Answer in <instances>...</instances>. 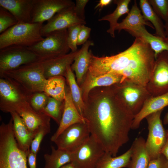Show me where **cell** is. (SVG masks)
Here are the masks:
<instances>
[{
  "label": "cell",
  "instance_id": "cell-32",
  "mask_svg": "<svg viewBox=\"0 0 168 168\" xmlns=\"http://www.w3.org/2000/svg\"><path fill=\"white\" fill-rule=\"evenodd\" d=\"M71 65L67 68L65 77L68 84L73 102L80 114L83 117L84 107L82 93L80 87L77 83Z\"/></svg>",
  "mask_w": 168,
  "mask_h": 168
},
{
  "label": "cell",
  "instance_id": "cell-42",
  "mask_svg": "<svg viewBox=\"0 0 168 168\" xmlns=\"http://www.w3.org/2000/svg\"><path fill=\"white\" fill-rule=\"evenodd\" d=\"M37 154L33 153L30 150L27 153V161L30 168H36Z\"/></svg>",
  "mask_w": 168,
  "mask_h": 168
},
{
  "label": "cell",
  "instance_id": "cell-28",
  "mask_svg": "<svg viewBox=\"0 0 168 168\" xmlns=\"http://www.w3.org/2000/svg\"><path fill=\"white\" fill-rule=\"evenodd\" d=\"M51 148V153L45 154L44 155V168H60L72 162V152L62 149H56L53 146Z\"/></svg>",
  "mask_w": 168,
  "mask_h": 168
},
{
  "label": "cell",
  "instance_id": "cell-37",
  "mask_svg": "<svg viewBox=\"0 0 168 168\" xmlns=\"http://www.w3.org/2000/svg\"><path fill=\"white\" fill-rule=\"evenodd\" d=\"M82 25L72 26L67 29L68 43V46L72 52L77 50V41L78 33Z\"/></svg>",
  "mask_w": 168,
  "mask_h": 168
},
{
  "label": "cell",
  "instance_id": "cell-40",
  "mask_svg": "<svg viewBox=\"0 0 168 168\" xmlns=\"http://www.w3.org/2000/svg\"><path fill=\"white\" fill-rule=\"evenodd\" d=\"M91 30L90 28L84 25H82L78 33L77 45L83 44L86 42L89 37Z\"/></svg>",
  "mask_w": 168,
  "mask_h": 168
},
{
  "label": "cell",
  "instance_id": "cell-18",
  "mask_svg": "<svg viewBox=\"0 0 168 168\" xmlns=\"http://www.w3.org/2000/svg\"><path fill=\"white\" fill-rule=\"evenodd\" d=\"M79 50L71 51L63 55L41 61L46 79L56 76L65 77L67 67L72 64Z\"/></svg>",
  "mask_w": 168,
  "mask_h": 168
},
{
  "label": "cell",
  "instance_id": "cell-38",
  "mask_svg": "<svg viewBox=\"0 0 168 168\" xmlns=\"http://www.w3.org/2000/svg\"><path fill=\"white\" fill-rule=\"evenodd\" d=\"M50 132V127H43L39 129L31 144L30 149L33 153L37 154L43 138Z\"/></svg>",
  "mask_w": 168,
  "mask_h": 168
},
{
  "label": "cell",
  "instance_id": "cell-22",
  "mask_svg": "<svg viewBox=\"0 0 168 168\" xmlns=\"http://www.w3.org/2000/svg\"><path fill=\"white\" fill-rule=\"evenodd\" d=\"M13 120V131L19 148L27 154L36 134L29 130L22 119L16 112L10 113Z\"/></svg>",
  "mask_w": 168,
  "mask_h": 168
},
{
  "label": "cell",
  "instance_id": "cell-20",
  "mask_svg": "<svg viewBox=\"0 0 168 168\" xmlns=\"http://www.w3.org/2000/svg\"><path fill=\"white\" fill-rule=\"evenodd\" d=\"M124 79L123 76L114 73H108L97 77L86 75L79 86L83 101L90 91L96 87H106L121 82Z\"/></svg>",
  "mask_w": 168,
  "mask_h": 168
},
{
  "label": "cell",
  "instance_id": "cell-46",
  "mask_svg": "<svg viewBox=\"0 0 168 168\" xmlns=\"http://www.w3.org/2000/svg\"><path fill=\"white\" fill-rule=\"evenodd\" d=\"M60 168H75L73 165L71 163L67 164Z\"/></svg>",
  "mask_w": 168,
  "mask_h": 168
},
{
  "label": "cell",
  "instance_id": "cell-35",
  "mask_svg": "<svg viewBox=\"0 0 168 168\" xmlns=\"http://www.w3.org/2000/svg\"><path fill=\"white\" fill-rule=\"evenodd\" d=\"M49 97L43 91L36 92L32 94L29 103L35 110L42 112Z\"/></svg>",
  "mask_w": 168,
  "mask_h": 168
},
{
  "label": "cell",
  "instance_id": "cell-47",
  "mask_svg": "<svg viewBox=\"0 0 168 168\" xmlns=\"http://www.w3.org/2000/svg\"><path fill=\"white\" fill-rule=\"evenodd\" d=\"M163 123L164 125H168V112L165 116L163 120Z\"/></svg>",
  "mask_w": 168,
  "mask_h": 168
},
{
  "label": "cell",
  "instance_id": "cell-10",
  "mask_svg": "<svg viewBox=\"0 0 168 168\" xmlns=\"http://www.w3.org/2000/svg\"><path fill=\"white\" fill-rule=\"evenodd\" d=\"M91 133L86 123H78L64 130L54 141L58 148L72 152L88 140Z\"/></svg>",
  "mask_w": 168,
  "mask_h": 168
},
{
  "label": "cell",
  "instance_id": "cell-19",
  "mask_svg": "<svg viewBox=\"0 0 168 168\" xmlns=\"http://www.w3.org/2000/svg\"><path fill=\"white\" fill-rule=\"evenodd\" d=\"M35 0H0V6L16 18L18 23H30Z\"/></svg>",
  "mask_w": 168,
  "mask_h": 168
},
{
  "label": "cell",
  "instance_id": "cell-13",
  "mask_svg": "<svg viewBox=\"0 0 168 168\" xmlns=\"http://www.w3.org/2000/svg\"><path fill=\"white\" fill-rule=\"evenodd\" d=\"M12 111L16 112L20 116L30 131L33 133L37 134L42 127H50V117L35 110L28 101L8 107L3 112L10 113Z\"/></svg>",
  "mask_w": 168,
  "mask_h": 168
},
{
  "label": "cell",
  "instance_id": "cell-4",
  "mask_svg": "<svg viewBox=\"0 0 168 168\" xmlns=\"http://www.w3.org/2000/svg\"><path fill=\"white\" fill-rule=\"evenodd\" d=\"M43 23H18L0 35V49L12 45L31 46L44 38L41 34Z\"/></svg>",
  "mask_w": 168,
  "mask_h": 168
},
{
  "label": "cell",
  "instance_id": "cell-21",
  "mask_svg": "<svg viewBox=\"0 0 168 168\" xmlns=\"http://www.w3.org/2000/svg\"><path fill=\"white\" fill-rule=\"evenodd\" d=\"M168 106V92L156 96H151L144 103L139 112L134 115L131 129L138 128L142 121L148 115L163 110Z\"/></svg>",
  "mask_w": 168,
  "mask_h": 168
},
{
  "label": "cell",
  "instance_id": "cell-24",
  "mask_svg": "<svg viewBox=\"0 0 168 168\" xmlns=\"http://www.w3.org/2000/svg\"><path fill=\"white\" fill-rule=\"evenodd\" d=\"M145 25L154 29L152 24L144 18L135 0L127 16L121 22L118 23L115 30H118L119 32L123 30L128 32L137 29Z\"/></svg>",
  "mask_w": 168,
  "mask_h": 168
},
{
  "label": "cell",
  "instance_id": "cell-48",
  "mask_svg": "<svg viewBox=\"0 0 168 168\" xmlns=\"http://www.w3.org/2000/svg\"></svg>",
  "mask_w": 168,
  "mask_h": 168
},
{
  "label": "cell",
  "instance_id": "cell-11",
  "mask_svg": "<svg viewBox=\"0 0 168 168\" xmlns=\"http://www.w3.org/2000/svg\"><path fill=\"white\" fill-rule=\"evenodd\" d=\"M146 86L152 96L168 92V51H163L158 55Z\"/></svg>",
  "mask_w": 168,
  "mask_h": 168
},
{
  "label": "cell",
  "instance_id": "cell-41",
  "mask_svg": "<svg viewBox=\"0 0 168 168\" xmlns=\"http://www.w3.org/2000/svg\"><path fill=\"white\" fill-rule=\"evenodd\" d=\"M88 0H76L74 10L77 16L80 19L85 20V7Z\"/></svg>",
  "mask_w": 168,
  "mask_h": 168
},
{
  "label": "cell",
  "instance_id": "cell-8",
  "mask_svg": "<svg viewBox=\"0 0 168 168\" xmlns=\"http://www.w3.org/2000/svg\"><path fill=\"white\" fill-rule=\"evenodd\" d=\"M105 152L100 142L91 135L86 142L72 152L71 162L75 168H95Z\"/></svg>",
  "mask_w": 168,
  "mask_h": 168
},
{
  "label": "cell",
  "instance_id": "cell-33",
  "mask_svg": "<svg viewBox=\"0 0 168 168\" xmlns=\"http://www.w3.org/2000/svg\"><path fill=\"white\" fill-rule=\"evenodd\" d=\"M64 105V101L60 102L49 96L42 112L49 115L59 124L63 112Z\"/></svg>",
  "mask_w": 168,
  "mask_h": 168
},
{
  "label": "cell",
  "instance_id": "cell-26",
  "mask_svg": "<svg viewBox=\"0 0 168 168\" xmlns=\"http://www.w3.org/2000/svg\"><path fill=\"white\" fill-rule=\"evenodd\" d=\"M128 32L135 38H142L147 43L153 51L156 59L162 52L168 51V39L152 34L146 30L145 26Z\"/></svg>",
  "mask_w": 168,
  "mask_h": 168
},
{
  "label": "cell",
  "instance_id": "cell-39",
  "mask_svg": "<svg viewBox=\"0 0 168 168\" xmlns=\"http://www.w3.org/2000/svg\"><path fill=\"white\" fill-rule=\"evenodd\" d=\"M147 168H168V161L161 154L158 158L150 161Z\"/></svg>",
  "mask_w": 168,
  "mask_h": 168
},
{
  "label": "cell",
  "instance_id": "cell-44",
  "mask_svg": "<svg viewBox=\"0 0 168 168\" xmlns=\"http://www.w3.org/2000/svg\"><path fill=\"white\" fill-rule=\"evenodd\" d=\"M112 1V0H100L95 8H100L101 9L104 7L110 4Z\"/></svg>",
  "mask_w": 168,
  "mask_h": 168
},
{
  "label": "cell",
  "instance_id": "cell-23",
  "mask_svg": "<svg viewBox=\"0 0 168 168\" xmlns=\"http://www.w3.org/2000/svg\"><path fill=\"white\" fill-rule=\"evenodd\" d=\"M94 45L93 42L88 40L83 44L76 56L74 62L71 66L73 72L75 73L77 83L80 86L88 72L92 54L89 50L90 46Z\"/></svg>",
  "mask_w": 168,
  "mask_h": 168
},
{
  "label": "cell",
  "instance_id": "cell-14",
  "mask_svg": "<svg viewBox=\"0 0 168 168\" xmlns=\"http://www.w3.org/2000/svg\"><path fill=\"white\" fill-rule=\"evenodd\" d=\"M32 94L27 92L12 80L0 77V109L2 111L12 106L25 101L29 102Z\"/></svg>",
  "mask_w": 168,
  "mask_h": 168
},
{
  "label": "cell",
  "instance_id": "cell-25",
  "mask_svg": "<svg viewBox=\"0 0 168 168\" xmlns=\"http://www.w3.org/2000/svg\"><path fill=\"white\" fill-rule=\"evenodd\" d=\"M145 142L141 136L135 139L130 147L132 153L128 168H147L151 159Z\"/></svg>",
  "mask_w": 168,
  "mask_h": 168
},
{
  "label": "cell",
  "instance_id": "cell-6",
  "mask_svg": "<svg viewBox=\"0 0 168 168\" xmlns=\"http://www.w3.org/2000/svg\"><path fill=\"white\" fill-rule=\"evenodd\" d=\"M40 61V57L27 47L10 46L0 49V73Z\"/></svg>",
  "mask_w": 168,
  "mask_h": 168
},
{
  "label": "cell",
  "instance_id": "cell-2",
  "mask_svg": "<svg viewBox=\"0 0 168 168\" xmlns=\"http://www.w3.org/2000/svg\"><path fill=\"white\" fill-rule=\"evenodd\" d=\"M154 52L149 44L136 37L132 45L116 55L99 57L92 56L89 72L92 76L114 73L146 86L156 61Z\"/></svg>",
  "mask_w": 168,
  "mask_h": 168
},
{
  "label": "cell",
  "instance_id": "cell-9",
  "mask_svg": "<svg viewBox=\"0 0 168 168\" xmlns=\"http://www.w3.org/2000/svg\"><path fill=\"white\" fill-rule=\"evenodd\" d=\"M121 97L134 114H138L151 96L146 86L128 79L115 84Z\"/></svg>",
  "mask_w": 168,
  "mask_h": 168
},
{
  "label": "cell",
  "instance_id": "cell-17",
  "mask_svg": "<svg viewBox=\"0 0 168 168\" xmlns=\"http://www.w3.org/2000/svg\"><path fill=\"white\" fill-rule=\"evenodd\" d=\"M84 118L79 113L72 99L68 86L66 87L63 112L58 127L50 140L54 142L58 135L65 129L74 124L85 123Z\"/></svg>",
  "mask_w": 168,
  "mask_h": 168
},
{
  "label": "cell",
  "instance_id": "cell-1",
  "mask_svg": "<svg viewBox=\"0 0 168 168\" xmlns=\"http://www.w3.org/2000/svg\"><path fill=\"white\" fill-rule=\"evenodd\" d=\"M84 101L83 116L91 135L100 142L106 152L116 156L129 140L134 115L115 84L94 88Z\"/></svg>",
  "mask_w": 168,
  "mask_h": 168
},
{
  "label": "cell",
  "instance_id": "cell-27",
  "mask_svg": "<svg viewBox=\"0 0 168 168\" xmlns=\"http://www.w3.org/2000/svg\"><path fill=\"white\" fill-rule=\"evenodd\" d=\"M66 79L63 76H56L46 79L43 92L49 96L61 102L66 95Z\"/></svg>",
  "mask_w": 168,
  "mask_h": 168
},
{
  "label": "cell",
  "instance_id": "cell-45",
  "mask_svg": "<svg viewBox=\"0 0 168 168\" xmlns=\"http://www.w3.org/2000/svg\"><path fill=\"white\" fill-rule=\"evenodd\" d=\"M164 28L166 37L168 39V19L165 22V23L164 24Z\"/></svg>",
  "mask_w": 168,
  "mask_h": 168
},
{
  "label": "cell",
  "instance_id": "cell-5",
  "mask_svg": "<svg viewBox=\"0 0 168 168\" xmlns=\"http://www.w3.org/2000/svg\"><path fill=\"white\" fill-rule=\"evenodd\" d=\"M28 48L39 56L42 61L68 54L70 49L68 43L67 29L53 32Z\"/></svg>",
  "mask_w": 168,
  "mask_h": 168
},
{
  "label": "cell",
  "instance_id": "cell-36",
  "mask_svg": "<svg viewBox=\"0 0 168 168\" xmlns=\"http://www.w3.org/2000/svg\"><path fill=\"white\" fill-rule=\"evenodd\" d=\"M148 1L156 13L166 22L168 19V0Z\"/></svg>",
  "mask_w": 168,
  "mask_h": 168
},
{
  "label": "cell",
  "instance_id": "cell-16",
  "mask_svg": "<svg viewBox=\"0 0 168 168\" xmlns=\"http://www.w3.org/2000/svg\"><path fill=\"white\" fill-rule=\"evenodd\" d=\"M73 6L66 8L56 13L45 24L43 25L41 34L43 37H46L55 31L67 29L76 25H85V20L79 18L75 13Z\"/></svg>",
  "mask_w": 168,
  "mask_h": 168
},
{
  "label": "cell",
  "instance_id": "cell-29",
  "mask_svg": "<svg viewBox=\"0 0 168 168\" xmlns=\"http://www.w3.org/2000/svg\"><path fill=\"white\" fill-rule=\"evenodd\" d=\"M140 9L146 20L150 21L156 30L154 35L163 38H166L164 24L161 19L153 9L148 0H140L139 2Z\"/></svg>",
  "mask_w": 168,
  "mask_h": 168
},
{
  "label": "cell",
  "instance_id": "cell-15",
  "mask_svg": "<svg viewBox=\"0 0 168 168\" xmlns=\"http://www.w3.org/2000/svg\"><path fill=\"white\" fill-rule=\"evenodd\" d=\"M75 5L70 0H35L30 23H43L59 12Z\"/></svg>",
  "mask_w": 168,
  "mask_h": 168
},
{
  "label": "cell",
  "instance_id": "cell-31",
  "mask_svg": "<svg viewBox=\"0 0 168 168\" xmlns=\"http://www.w3.org/2000/svg\"><path fill=\"white\" fill-rule=\"evenodd\" d=\"M131 153L130 147L124 153L118 156H112L105 152L95 168H128Z\"/></svg>",
  "mask_w": 168,
  "mask_h": 168
},
{
  "label": "cell",
  "instance_id": "cell-43",
  "mask_svg": "<svg viewBox=\"0 0 168 168\" xmlns=\"http://www.w3.org/2000/svg\"><path fill=\"white\" fill-rule=\"evenodd\" d=\"M166 140L165 144L161 151V154L166 158L168 161V129L166 130Z\"/></svg>",
  "mask_w": 168,
  "mask_h": 168
},
{
  "label": "cell",
  "instance_id": "cell-12",
  "mask_svg": "<svg viewBox=\"0 0 168 168\" xmlns=\"http://www.w3.org/2000/svg\"><path fill=\"white\" fill-rule=\"evenodd\" d=\"M27 154L18 147L15 138L0 142V168H28Z\"/></svg>",
  "mask_w": 168,
  "mask_h": 168
},
{
  "label": "cell",
  "instance_id": "cell-30",
  "mask_svg": "<svg viewBox=\"0 0 168 168\" xmlns=\"http://www.w3.org/2000/svg\"><path fill=\"white\" fill-rule=\"evenodd\" d=\"M130 2V0H114V3L117 5L114 11L112 13L107 15L98 20L99 21H107L109 22L110 28L107 32L112 37H115L114 32L118 23V21L119 18L122 15L129 13L130 11L128 6Z\"/></svg>",
  "mask_w": 168,
  "mask_h": 168
},
{
  "label": "cell",
  "instance_id": "cell-7",
  "mask_svg": "<svg viewBox=\"0 0 168 168\" xmlns=\"http://www.w3.org/2000/svg\"><path fill=\"white\" fill-rule=\"evenodd\" d=\"M162 111L161 110L152 113L145 118L148 130L145 145L151 160L161 155L166 141V130L161 118Z\"/></svg>",
  "mask_w": 168,
  "mask_h": 168
},
{
  "label": "cell",
  "instance_id": "cell-34",
  "mask_svg": "<svg viewBox=\"0 0 168 168\" xmlns=\"http://www.w3.org/2000/svg\"><path fill=\"white\" fill-rule=\"evenodd\" d=\"M15 16L6 9L0 6V33H2L18 23Z\"/></svg>",
  "mask_w": 168,
  "mask_h": 168
},
{
  "label": "cell",
  "instance_id": "cell-3",
  "mask_svg": "<svg viewBox=\"0 0 168 168\" xmlns=\"http://www.w3.org/2000/svg\"><path fill=\"white\" fill-rule=\"evenodd\" d=\"M41 61L3 72L0 73V77L12 80L29 93L43 92L46 79Z\"/></svg>",
  "mask_w": 168,
  "mask_h": 168
}]
</instances>
